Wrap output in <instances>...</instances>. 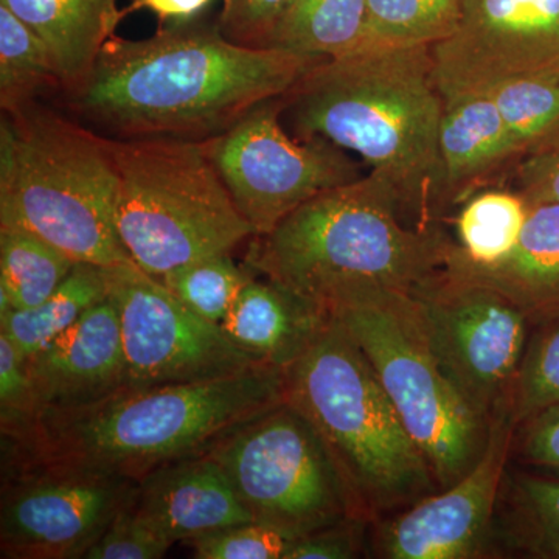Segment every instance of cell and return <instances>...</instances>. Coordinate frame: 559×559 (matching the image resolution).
I'll return each mask as SVG.
<instances>
[{
  "label": "cell",
  "mask_w": 559,
  "mask_h": 559,
  "mask_svg": "<svg viewBox=\"0 0 559 559\" xmlns=\"http://www.w3.org/2000/svg\"><path fill=\"white\" fill-rule=\"evenodd\" d=\"M320 61L242 46L200 16L145 39L112 36L90 73L60 92L61 110L103 138L205 142Z\"/></svg>",
  "instance_id": "1"
},
{
  "label": "cell",
  "mask_w": 559,
  "mask_h": 559,
  "mask_svg": "<svg viewBox=\"0 0 559 559\" xmlns=\"http://www.w3.org/2000/svg\"><path fill=\"white\" fill-rule=\"evenodd\" d=\"M280 100L294 138L358 154L392 183L409 226L439 229L450 204L439 150L444 103L429 46L358 47L312 66Z\"/></svg>",
  "instance_id": "2"
},
{
  "label": "cell",
  "mask_w": 559,
  "mask_h": 559,
  "mask_svg": "<svg viewBox=\"0 0 559 559\" xmlns=\"http://www.w3.org/2000/svg\"><path fill=\"white\" fill-rule=\"evenodd\" d=\"M285 401V370L257 366L223 380L123 389L75 409L44 411L2 437V466L51 463L134 481L205 454L241 423Z\"/></svg>",
  "instance_id": "3"
},
{
  "label": "cell",
  "mask_w": 559,
  "mask_h": 559,
  "mask_svg": "<svg viewBox=\"0 0 559 559\" xmlns=\"http://www.w3.org/2000/svg\"><path fill=\"white\" fill-rule=\"evenodd\" d=\"M452 242L441 227L409 226L392 183L370 171L253 237L242 264L323 304L347 286L411 290L444 266Z\"/></svg>",
  "instance_id": "4"
},
{
  "label": "cell",
  "mask_w": 559,
  "mask_h": 559,
  "mask_svg": "<svg viewBox=\"0 0 559 559\" xmlns=\"http://www.w3.org/2000/svg\"><path fill=\"white\" fill-rule=\"evenodd\" d=\"M285 401L325 444L353 516L374 524L439 491L369 360L333 314L285 370Z\"/></svg>",
  "instance_id": "5"
},
{
  "label": "cell",
  "mask_w": 559,
  "mask_h": 559,
  "mask_svg": "<svg viewBox=\"0 0 559 559\" xmlns=\"http://www.w3.org/2000/svg\"><path fill=\"white\" fill-rule=\"evenodd\" d=\"M105 138L35 102L0 121V227L31 231L75 263H128Z\"/></svg>",
  "instance_id": "6"
},
{
  "label": "cell",
  "mask_w": 559,
  "mask_h": 559,
  "mask_svg": "<svg viewBox=\"0 0 559 559\" xmlns=\"http://www.w3.org/2000/svg\"><path fill=\"white\" fill-rule=\"evenodd\" d=\"M117 178L116 229L135 266L160 280L253 238L204 142L105 138Z\"/></svg>",
  "instance_id": "7"
},
{
  "label": "cell",
  "mask_w": 559,
  "mask_h": 559,
  "mask_svg": "<svg viewBox=\"0 0 559 559\" xmlns=\"http://www.w3.org/2000/svg\"><path fill=\"white\" fill-rule=\"evenodd\" d=\"M323 304L362 349L439 489L462 479L484 454L489 423L444 377L409 290L347 286Z\"/></svg>",
  "instance_id": "8"
},
{
  "label": "cell",
  "mask_w": 559,
  "mask_h": 559,
  "mask_svg": "<svg viewBox=\"0 0 559 559\" xmlns=\"http://www.w3.org/2000/svg\"><path fill=\"white\" fill-rule=\"evenodd\" d=\"M207 454L260 524L301 538L353 516L325 444L286 401L231 429Z\"/></svg>",
  "instance_id": "9"
},
{
  "label": "cell",
  "mask_w": 559,
  "mask_h": 559,
  "mask_svg": "<svg viewBox=\"0 0 559 559\" xmlns=\"http://www.w3.org/2000/svg\"><path fill=\"white\" fill-rule=\"evenodd\" d=\"M444 377L481 418L509 407L530 322L506 296L443 266L409 290Z\"/></svg>",
  "instance_id": "10"
},
{
  "label": "cell",
  "mask_w": 559,
  "mask_h": 559,
  "mask_svg": "<svg viewBox=\"0 0 559 559\" xmlns=\"http://www.w3.org/2000/svg\"><path fill=\"white\" fill-rule=\"evenodd\" d=\"M204 143L253 237L270 234L323 191L360 178L358 165L340 146L294 138L283 124L280 98L261 103Z\"/></svg>",
  "instance_id": "11"
},
{
  "label": "cell",
  "mask_w": 559,
  "mask_h": 559,
  "mask_svg": "<svg viewBox=\"0 0 559 559\" xmlns=\"http://www.w3.org/2000/svg\"><path fill=\"white\" fill-rule=\"evenodd\" d=\"M105 277L120 318L124 389L223 380L263 366L132 261L105 267Z\"/></svg>",
  "instance_id": "12"
},
{
  "label": "cell",
  "mask_w": 559,
  "mask_h": 559,
  "mask_svg": "<svg viewBox=\"0 0 559 559\" xmlns=\"http://www.w3.org/2000/svg\"><path fill=\"white\" fill-rule=\"evenodd\" d=\"M138 481L81 466H2L0 558L83 559Z\"/></svg>",
  "instance_id": "13"
},
{
  "label": "cell",
  "mask_w": 559,
  "mask_h": 559,
  "mask_svg": "<svg viewBox=\"0 0 559 559\" xmlns=\"http://www.w3.org/2000/svg\"><path fill=\"white\" fill-rule=\"evenodd\" d=\"M430 53L443 100L559 76V0H462L457 28Z\"/></svg>",
  "instance_id": "14"
},
{
  "label": "cell",
  "mask_w": 559,
  "mask_h": 559,
  "mask_svg": "<svg viewBox=\"0 0 559 559\" xmlns=\"http://www.w3.org/2000/svg\"><path fill=\"white\" fill-rule=\"evenodd\" d=\"M516 429L510 407L500 409L489 423L484 454L462 479L371 524V554L388 559L487 557Z\"/></svg>",
  "instance_id": "15"
},
{
  "label": "cell",
  "mask_w": 559,
  "mask_h": 559,
  "mask_svg": "<svg viewBox=\"0 0 559 559\" xmlns=\"http://www.w3.org/2000/svg\"><path fill=\"white\" fill-rule=\"evenodd\" d=\"M38 414L75 409L127 388L119 312L106 297L72 329L25 359Z\"/></svg>",
  "instance_id": "16"
},
{
  "label": "cell",
  "mask_w": 559,
  "mask_h": 559,
  "mask_svg": "<svg viewBox=\"0 0 559 559\" xmlns=\"http://www.w3.org/2000/svg\"><path fill=\"white\" fill-rule=\"evenodd\" d=\"M131 507L173 546L253 521L229 477L207 452L151 471L135 485Z\"/></svg>",
  "instance_id": "17"
},
{
  "label": "cell",
  "mask_w": 559,
  "mask_h": 559,
  "mask_svg": "<svg viewBox=\"0 0 559 559\" xmlns=\"http://www.w3.org/2000/svg\"><path fill=\"white\" fill-rule=\"evenodd\" d=\"M330 320L322 301L253 274L221 329L257 362L286 370L314 344Z\"/></svg>",
  "instance_id": "18"
},
{
  "label": "cell",
  "mask_w": 559,
  "mask_h": 559,
  "mask_svg": "<svg viewBox=\"0 0 559 559\" xmlns=\"http://www.w3.org/2000/svg\"><path fill=\"white\" fill-rule=\"evenodd\" d=\"M444 266L499 290L532 326L559 320V202H530L516 248L496 266L468 263L455 241Z\"/></svg>",
  "instance_id": "19"
},
{
  "label": "cell",
  "mask_w": 559,
  "mask_h": 559,
  "mask_svg": "<svg viewBox=\"0 0 559 559\" xmlns=\"http://www.w3.org/2000/svg\"><path fill=\"white\" fill-rule=\"evenodd\" d=\"M443 103L439 150L451 207L462 204L506 165L520 162L522 154L487 94L459 95Z\"/></svg>",
  "instance_id": "20"
},
{
  "label": "cell",
  "mask_w": 559,
  "mask_h": 559,
  "mask_svg": "<svg viewBox=\"0 0 559 559\" xmlns=\"http://www.w3.org/2000/svg\"><path fill=\"white\" fill-rule=\"evenodd\" d=\"M119 0H0L46 44L62 91L90 73L123 20Z\"/></svg>",
  "instance_id": "21"
},
{
  "label": "cell",
  "mask_w": 559,
  "mask_h": 559,
  "mask_svg": "<svg viewBox=\"0 0 559 559\" xmlns=\"http://www.w3.org/2000/svg\"><path fill=\"white\" fill-rule=\"evenodd\" d=\"M367 0H290L264 49L330 60L362 43Z\"/></svg>",
  "instance_id": "22"
},
{
  "label": "cell",
  "mask_w": 559,
  "mask_h": 559,
  "mask_svg": "<svg viewBox=\"0 0 559 559\" xmlns=\"http://www.w3.org/2000/svg\"><path fill=\"white\" fill-rule=\"evenodd\" d=\"M532 558L559 559V480L507 474L491 543Z\"/></svg>",
  "instance_id": "23"
},
{
  "label": "cell",
  "mask_w": 559,
  "mask_h": 559,
  "mask_svg": "<svg viewBox=\"0 0 559 559\" xmlns=\"http://www.w3.org/2000/svg\"><path fill=\"white\" fill-rule=\"evenodd\" d=\"M108 297L105 267L76 263L72 274L49 299L28 310H13L0 319L5 334L24 359L72 329L91 308Z\"/></svg>",
  "instance_id": "24"
},
{
  "label": "cell",
  "mask_w": 559,
  "mask_h": 559,
  "mask_svg": "<svg viewBox=\"0 0 559 559\" xmlns=\"http://www.w3.org/2000/svg\"><path fill=\"white\" fill-rule=\"evenodd\" d=\"M528 210L530 202L521 191H474L459 205L454 219L457 252L474 266H496L516 248Z\"/></svg>",
  "instance_id": "25"
},
{
  "label": "cell",
  "mask_w": 559,
  "mask_h": 559,
  "mask_svg": "<svg viewBox=\"0 0 559 559\" xmlns=\"http://www.w3.org/2000/svg\"><path fill=\"white\" fill-rule=\"evenodd\" d=\"M75 261L31 231L0 227V319L49 299Z\"/></svg>",
  "instance_id": "26"
},
{
  "label": "cell",
  "mask_w": 559,
  "mask_h": 559,
  "mask_svg": "<svg viewBox=\"0 0 559 559\" xmlns=\"http://www.w3.org/2000/svg\"><path fill=\"white\" fill-rule=\"evenodd\" d=\"M61 79L44 40L0 3V108L16 112L46 92L60 94Z\"/></svg>",
  "instance_id": "27"
},
{
  "label": "cell",
  "mask_w": 559,
  "mask_h": 559,
  "mask_svg": "<svg viewBox=\"0 0 559 559\" xmlns=\"http://www.w3.org/2000/svg\"><path fill=\"white\" fill-rule=\"evenodd\" d=\"M462 0H367L362 46H429L457 28Z\"/></svg>",
  "instance_id": "28"
},
{
  "label": "cell",
  "mask_w": 559,
  "mask_h": 559,
  "mask_svg": "<svg viewBox=\"0 0 559 559\" xmlns=\"http://www.w3.org/2000/svg\"><path fill=\"white\" fill-rule=\"evenodd\" d=\"M522 157L559 146V76H522L487 92Z\"/></svg>",
  "instance_id": "29"
},
{
  "label": "cell",
  "mask_w": 559,
  "mask_h": 559,
  "mask_svg": "<svg viewBox=\"0 0 559 559\" xmlns=\"http://www.w3.org/2000/svg\"><path fill=\"white\" fill-rule=\"evenodd\" d=\"M252 275L231 253H219L168 272L160 282L191 311L221 325Z\"/></svg>",
  "instance_id": "30"
},
{
  "label": "cell",
  "mask_w": 559,
  "mask_h": 559,
  "mask_svg": "<svg viewBox=\"0 0 559 559\" xmlns=\"http://www.w3.org/2000/svg\"><path fill=\"white\" fill-rule=\"evenodd\" d=\"M536 329L528 337L511 389L510 414L518 426L559 406V320Z\"/></svg>",
  "instance_id": "31"
},
{
  "label": "cell",
  "mask_w": 559,
  "mask_h": 559,
  "mask_svg": "<svg viewBox=\"0 0 559 559\" xmlns=\"http://www.w3.org/2000/svg\"><path fill=\"white\" fill-rule=\"evenodd\" d=\"M299 536L250 521L186 540L197 559H285Z\"/></svg>",
  "instance_id": "32"
},
{
  "label": "cell",
  "mask_w": 559,
  "mask_h": 559,
  "mask_svg": "<svg viewBox=\"0 0 559 559\" xmlns=\"http://www.w3.org/2000/svg\"><path fill=\"white\" fill-rule=\"evenodd\" d=\"M38 415L27 364L13 342L0 333V433H20Z\"/></svg>",
  "instance_id": "33"
},
{
  "label": "cell",
  "mask_w": 559,
  "mask_h": 559,
  "mask_svg": "<svg viewBox=\"0 0 559 559\" xmlns=\"http://www.w3.org/2000/svg\"><path fill=\"white\" fill-rule=\"evenodd\" d=\"M131 500L83 559H159L167 555L173 544L140 520Z\"/></svg>",
  "instance_id": "34"
},
{
  "label": "cell",
  "mask_w": 559,
  "mask_h": 559,
  "mask_svg": "<svg viewBox=\"0 0 559 559\" xmlns=\"http://www.w3.org/2000/svg\"><path fill=\"white\" fill-rule=\"evenodd\" d=\"M371 522L348 516L301 536L285 559H353L369 547Z\"/></svg>",
  "instance_id": "35"
},
{
  "label": "cell",
  "mask_w": 559,
  "mask_h": 559,
  "mask_svg": "<svg viewBox=\"0 0 559 559\" xmlns=\"http://www.w3.org/2000/svg\"><path fill=\"white\" fill-rule=\"evenodd\" d=\"M290 0H223L218 25L223 35L242 46L264 49L267 36Z\"/></svg>",
  "instance_id": "36"
},
{
  "label": "cell",
  "mask_w": 559,
  "mask_h": 559,
  "mask_svg": "<svg viewBox=\"0 0 559 559\" xmlns=\"http://www.w3.org/2000/svg\"><path fill=\"white\" fill-rule=\"evenodd\" d=\"M513 452L528 465L559 473V406L539 412L518 426Z\"/></svg>",
  "instance_id": "37"
},
{
  "label": "cell",
  "mask_w": 559,
  "mask_h": 559,
  "mask_svg": "<svg viewBox=\"0 0 559 559\" xmlns=\"http://www.w3.org/2000/svg\"><path fill=\"white\" fill-rule=\"evenodd\" d=\"M514 176L530 202H559V148L522 157Z\"/></svg>",
  "instance_id": "38"
},
{
  "label": "cell",
  "mask_w": 559,
  "mask_h": 559,
  "mask_svg": "<svg viewBox=\"0 0 559 559\" xmlns=\"http://www.w3.org/2000/svg\"><path fill=\"white\" fill-rule=\"evenodd\" d=\"M213 0H132L121 10L123 17L135 11L146 10L159 17L160 24H179L202 16Z\"/></svg>",
  "instance_id": "39"
},
{
  "label": "cell",
  "mask_w": 559,
  "mask_h": 559,
  "mask_svg": "<svg viewBox=\"0 0 559 559\" xmlns=\"http://www.w3.org/2000/svg\"><path fill=\"white\" fill-rule=\"evenodd\" d=\"M557 148H559V146H557ZM557 148H554V150H557Z\"/></svg>",
  "instance_id": "40"
}]
</instances>
